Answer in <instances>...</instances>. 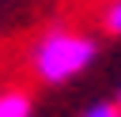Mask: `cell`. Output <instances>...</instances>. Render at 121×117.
Listing matches in <instances>:
<instances>
[{"label": "cell", "mask_w": 121, "mask_h": 117, "mask_svg": "<svg viewBox=\"0 0 121 117\" xmlns=\"http://www.w3.org/2000/svg\"><path fill=\"white\" fill-rule=\"evenodd\" d=\"M91 60H95V42L76 30H49L38 38V45L30 53V64L45 83L76 79Z\"/></svg>", "instance_id": "6da1fadb"}, {"label": "cell", "mask_w": 121, "mask_h": 117, "mask_svg": "<svg viewBox=\"0 0 121 117\" xmlns=\"http://www.w3.org/2000/svg\"><path fill=\"white\" fill-rule=\"evenodd\" d=\"M30 113H34L30 94H23V91H4L0 94V117H30Z\"/></svg>", "instance_id": "7a4b0ae2"}, {"label": "cell", "mask_w": 121, "mask_h": 117, "mask_svg": "<svg viewBox=\"0 0 121 117\" xmlns=\"http://www.w3.org/2000/svg\"><path fill=\"white\" fill-rule=\"evenodd\" d=\"M106 30L110 34H121V0H113L106 8Z\"/></svg>", "instance_id": "3957f363"}, {"label": "cell", "mask_w": 121, "mask_h": 117, "mask_svg": "<svg viewBox=\"0 0 121 117\" xmlns=\"http://www.w3.org/2000/svg\"><path fill=\"white\" fill-rule=\"evenodd\" d=\"M83 117H121V106H113V102H95Z\"/></svg>", "instance_id": "277c9868"}, {"label": "cell", "mask_w": 121, "mask_h": 117, "mask_svg": "<svg viewBox=\"0 0 121 117\" xmlns=\"http://www.w3.org/2000/svg\"><path fill=\"white\" fill-rule=\"evenodd\" d=\"M117 106H121V98H117Z\"/></svg>", "instance_id": "5b68a950"}]
</instances>
